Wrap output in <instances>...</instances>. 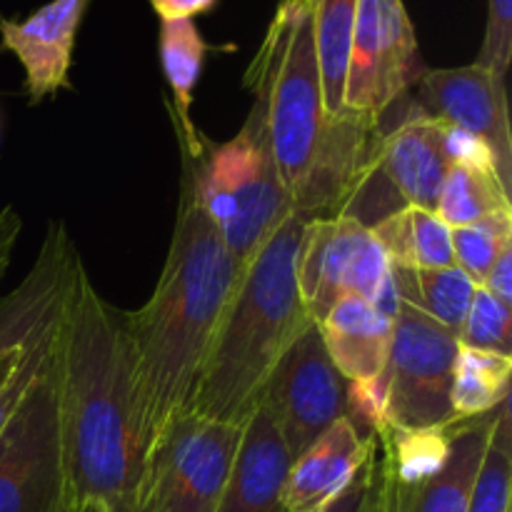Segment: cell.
<instances>
[{
  "mask_svg": "<svg viewBox=\"0 0 512 512\" xmlns=\"http://www.w3.org/2000/svg\"><path fill=\"white\" fill-rule=\"evenodd\" d=\"M238 278V263L200 208L193 180L183 168L175 228L153 295L143 308L123 310L135 410L148 453L188 408Z\"/></svg>",
  "mask_w": 512,
  "mask_h": 512,
  "instance_id": "obj_1",
  "label": "cell"
},
{
  "mask_svg": "<svg viewBox=\"0 0 512 512\" xmlns=\"http://www.w3.org/2000/svg\"><path fill=\"white\" fill-rule=\"evenodd\" d=\"M60 430L75 508L140 512L148 450L135 410L133 363L123 310L80 270L58 350Z\"/></svg>",
  "mask_w": 512,
  "mask_h": 512,
  "instance_id": "obj_2",
  "label": "cell"
},
{
  "mask_svg": "<svg viewBox=\"0 0 512 512\" xmlns=\"http://www.w3.org/2000/svg\"><path fill=\"white\" fill-rule=\"evenodd\" d=\"M243 85L263 103L295 213L308 220L343 213L373 158L380 123L325 113L313 8L278 5Z\"/></svg>",
  "mask_w": 512,
  "mask_h": 512,
  "instance_id": "obj_3",
  "label": "cell"
},
{
  "mask_svg": "<svg viewBox=\"0 0 512 512\" xmlns=\"http://www.w3.org/2000/svg\"><path fill=\"white\" fill-rule=\"evenodd\" d=\"M305 220L290 213L240 273L185 413L243 425L285 350L313 325L295 273Z\"/></svg>",
  "mask_w": 512,
  "mask_h": 512,
  "instance_id": "obj_4",
  "label": "cell"
},
{
  "mask_svg": "<svg viewBox=\"0 0 512 512\" xmlns=\"http://www.w3.org/2000/svg\"><path fill=\"white\" fill-rule=\"evenodd\" d=\"M183 168L200 208L243 273L278 225L295 213L275 163L263 103L253 98L243 128L230 140H205L200 155L183 153Z\"/></svg>",
  "mask_w": 512,
  "mask_h": 512,
  "instance_id": "obj_5",
  "label": "cell"
},
{
  "mask_svg": "<svg viewBox=\"0 0 512 512\" xmlns=\"http://www.w3.org/2000/svg\"><path fill=\"white\" fill-rule=\"evenodd\" d=\"M83 270L63 220H50L25 278L0 298V430L55 363Z\"/></svg>",
  "mask_w": 512,
  "mask_h": 512,
  "instance_id": "obj_6",
  "label": "cell"
},
{
  "mask_svg": "<svg viewBox=\"0 0 512 512\" xmlns=\"http://www.w3.org/2000/svg\"><path fill=\"white\" fill-rule=\"evenodd\" d=\"M495 410L433 430H375L378 512L468 510Z\"/></svg>",
  "mask_w": 512,
  "mask_h": 512,
  "instance_id": "obj_7",
  "label": "cell"
},
{
  "mask_svg": "<svg viewBox=\"0 0 512 512\" xmlns=\"http://www.w3.org/2000/svg\"><path fill=\"white\" fill-rule=\"evenodd\" d=\"M473 150L485 148L443 120L415 110L393 130L380 133L373 158L340 215L373 228L403 208L435 213L450 165Z\"/></svg>",
  "mask_w": 512,
  "mask_h": 512,
  "instance_id": "obj_8",
  "label": "cell"
},
{
  "mask_svg": "<svg viewBox=\"0 0 512 512\" xmlns=\"http://www.w3.org/2000/svg\"><path fill=\"white\" fill-rule=\"evenodd\" d=\"M0 512H75L60 430L58 358L0 430Z\"/></svg>",
  "mask_w": 512,
  "mask_h": 512,
  "instance_id": "obj_9",
  "label": "cell"
},
{
  "mask_svg": "<svg viewBox=\"0 0 512 512\" xmlns=\"http://www.w3.org/2000/svg\"><path fill=\"white\" fill-rule=\"evenodd\" d=\"M458 348V335L398 300L383 375V423L388 428L433 430L460 420L450 400Z\"/></svg>",
  "mask_w": 512,
  "mask_h": 512,
  "instance_id": "obj_10",
  "label": "cell"
},
{
  "mask_svg": "<svg viewBox=\"0 0 512 512\" xmlns=\"http://www.w3.org/2000/svg\"><path fill=\"white\" fill-rule=\"evenodd\" d=\"M243 425L183 413L153 443L140 512H218Z\"/></svg>",
  "mask_w": 512,
  "mask_h": 512,
  "instance_id": "obj_11",
  "label": "cell"
},
{
  "mask_svg": "<svg viewBox=\"0 0 512 512\" xmlns=\"http://www.w3.org/2000/svg\"><path fill=\"white\" fill-rule=\"evenodd\" d=\"M295 273L313 323H320L348 295L383 305L390 313L398 308L383 245L373 230L350 215L305 220Z\"/></svg>",
  "mask_w": 512,
  "mask_h": 512,
  "instance_id": "obj_12",
  "label": "cell"
},
{
  "mask_svg": "<svg viewBox=\"0 0 512 512\" xmlns=\"http://www.w3.org/2000/svg\"><path fill=\"white\" fill-rule=\"evenodd\" d=\"M423 73L418 35L403 0H358L345 70V113L383 123Z\"/></svg>",
  "mask_w": 512,
  "mask_h": 512,
  "instance_id": "obj_13",
  "label": "cell"
},
{
  "mask_svg": "<svg viewBox=\"0 0 512 512\" xmlns=\"http://www.w3.org/2000/svg\"><path fill=\"white\" fill-rule=\"evenodd\" d=\"M278 423L293 460L348 413V383L310 325L270 373L260 403Z\"/></svg>",
  "mask_w": 512,
  "mask_h": 512,
  "instance_id": "obj_14",
  "label": "cell"
},
{
  "mask_svg": "<svg viewBox=\"0 0 512 512\" xmlns=\"http://www.w3.org/2000/svg\"><path fill=\"white\" fill-rule=\"evenodd\" d=\"M415 108L483 145L498 178L512 193L510 110L503 78L475 63L425 68L415 83Z\"/></svg>",
  "mask_w": 512,
  "mask_h": 512,
  "instance_id": "obj_15",
  "label": "cell"
},
{
  "mask_svg": "<svg viewBox=\"0 0 512 512\" xmlns=\"http://www.w3.org/2000/svg\"><path fill=\"white\" fill-rule=\"evenodd\" d=\"M90 0H50L25 20H0V40L25 70L30 103L70 90L75 38Z\"/></svg>",
  "mask_w": 512,
  "mask_h": 512,
  "instance_id": "obj_16",
  "label": "cell"
},
{
  "mask_svg": "<svg viewBox=\"0 0 512 512\" xmlns=\"http://www.w3.org/2000/svg\"><path fill=\"white\" fill-rule=\"evenodd\" d=\"M293 455L273 415L258 405L240 430L218 512H285L283 488Z\"/></svg>",
  "mask_w": 512,
  "mask_h": 512,
  "instance_id": "obj_17",
  "label": "cell"
},
{
  "mask_svg": "<svg viewBox=\"0 0 512 512\" xmlns=\"http://www.w3.org/2000/svg\"><path fill=\"white\" fill-rule=\"evenodd\" d=\"M373 448L348 418H340L290 465L283 488L285 512H323L353 480Z\"/></svg>",
  "mask_w": 512,
  "mask_h": 512,
  "instance_id": "obj_18",
  "label": "cell"
},
{
  "mask_svg": "<svg viewBox=\"0 0 512 512\" xmlns=\"http://www.w3.org/2000/svg\"><path fill=\"white\" fill-rule=\"evenodd\" d=\"M393 315L383 305L348 295L315 323L345 383L383 380L393 340Z\"/></svg>",
  "mask_w": 512,
  "mask_h": 512,
  "instance_id": "obj_19",
  "label": "cell"
},
{
  "mask_svg": "<svg viewBox=\"0 0 512 512\" xmlns=\"http://www.w3.org/2000/svg\"><path fill=\"white\" fill-rule=\"evenodd\" d=\"M160 65L173 90V118L180 150L188 155L203 153V135L193 120V93L210 45L200 35L195 20H165L158 35Z\"/></svg>",
  "mask_w": 512,
  "mask_h": 512,
  "instance_id": "obj_20",
  "label": "cell"
},
{
  "mask_svg": "<svg viewBox=\"0 0 512 512\" xmlns=\"http://www.w3.org/2000/svg\"><path fill=\"white\" fill-rule=\"evenodd\" d=\"M510 190L498 178L485 150L465 153L450 165L440 188L435 215L448 228H465L495 215L512 213Z\"/></svg>",
  "mask_w": 512,
  "mask_h": 512,
  "instance_id": "obj_21",
  "label": "cell"
},
{
  "mask_svg": "<svg viewBox=\"0 0 512 512\" xmlns=\"http://www.w3.org/2000/svg\"><path fill=\"white\" fill-rule=\"evenodd\" d=\"M390 283L400 303L458 335L475 285L460 268H410L390 265Z\"/></svg>",
  "mask_w": 512,
  "mask_h": 512,
  "instance_id": "obj_22",
  "label": "cell"
},
{
  "mask_svg": "<svg viewBox=\"0 0 512 512\" xmlns=\"http://www.w3.org/2000/svg\"><path fill=\"white\" fill-rule=\"evenodd\" d=\"M373 235L383 245L390 265L410 268H453L450 228L423 208H403L373 225Z\"/></svg>",
  "mask_w": 512,
  "mask_h": 512,
  "instance_id": "obj_23",
  "label": "cell"
},
{
  "mask_svg": "<svg viewBox=\"0 0 512 512\" xmlns=\"http://www.w3.org/2000/svg\"><path fill=\"white\" fill-rule=\"evenodd\" d=\"M355 10H358V0H315L313 3L315 50H318L320 80H323L325 113L330 118L345 113L343 90Z\"/></svg>",
  "mask_w": 512,
  "mask_h": 512,
  "instance_id": "obj_24",
  "label": "cell"
},
{
  "mask_svg": "<svg viewBox=\"0 0 512 512\" xmlns=\"http://www.w3.org/2000/svg\"><path fill=\"white\" fill-rule=\"evenodd\" d=\"M510 378L512 355L460 345L450 393L455 418H478L493 413L505 398H510Z\"/></svg>",
  "mask_w": 512,
  "mask_h": 512,
  "instance_id": "obj_25",
  "label": "cell"
},
{
  "mask_svg": "<svg viewBox=\"0 0 512 512\" xmlns=\"http://www.w3.org/2000/svg\"><path fill=\"white\" fill-rule=\"evenodd\" d=\"M512 495V418L510 398L495 410V423L470 490L465 512H510Z\"/></svg>",
  "mask_w": 512,
  "mask_h": 512,
  "instance_id": "obj_26",
  "label": "cell"
},
{
  "mask_svg": "<svg viewBox=\"0 0 512 512\" xmlns=\"http://www.w3.org/2000/svg\"><path fill=\"white\" fill-rule=\"evenodd\" d=\"M455 268L463 270L475 288L485 283L500 255L512 248V213L495 215L465 228H450Z\"/></svg>",
  "mask_w": 512,
  "mask_h": 512,
  "instance_id": "obj_27",
  "label": "cell"
},
{
  "mask_svg": "<svg viewBox=\"0 0 512 512\" xmlns=\"http://www.w3.org/2000/svg\"><path fill=\"white\" fill-rule=\"evenodd\" d=\"M458 343L463 348L490 350V353L512 355V308L500 303L485 288H475L463 325L458 330Z\"/></svg>",
  "mask_w": 512,
  "mask_h": 512,
  "instance_id": "obj_28",
  "label": "cell"
},
{
  "mask_svg": "<svg viewBox=\"0 0 512 512\" xmlns=\"http://www.w3.org/2000/svg\"><path fill=\"white\" fill-rule=\"evenodd\" d=\"M512 60V0H488L485 38L475 65L498 78H508Z\"/></svg>",
  "mask_w": 512,
  "mask_h": 512,
  "instance_id": "obj_29",
  "label": "cell"
},
{
  "mask_svg": "<svg viewBox=\"0 0 512 512\" xmlns=\"http://www.w3.org/2000/svg\"><path fill=\"white\" fill-rule=\"evenodd\" d=\"M323 512H378V458H375V438L368 458L360 465L343 493Z\"/></svg>",
  "mask_w": 512,
  "mask_h": 512,
  "instance_id": "obj_30",
  "label": "cell"
},
{
  "mask_svg": "<svg viewBox=\"0 0 512 512\" xmlns=\"http://www.w3.org/2000/svg\"><path fill=\"white\" fill-rule=\"evenodd\" d=\"M218 5V0H150V8L160 18L165 20H195L198 15L210 13Z\"/></svg>",
  "mask_w": 512,
  "mask_h": 512,
  "instance_id": "obj_31",
  "label": "cell"
},
{
  "mask_svg": "<svg viewBox=\"0 0 512 512\" xmlns=\"http://www.w3.org/2000/svg\"><path fill=\"white\" fill-rule=\"evenodd\" d=\"M20 230H23V220H20L18 210L13 205H5L0 210V283H3L5 273L13 260V250L18 245Z\"/></svg>",
  "mask_w": 512,
  "mask_h": 512,
  "instance_id": "obj_32",
  "label": "cell"
},
{
  "mask_svg": "<svg viewBox=\"0 0 512 512\" xmlns=\"http://www.w3.org/2000/svg\"><path fill=\"white\" fill-rule=\"evenodd\" d=\"M480 288H485L490 295H495L500 303L510 305L512 308V248H508L500 255L498 263L490 268L488 278H485V283L480 285Z\"/></svg>",
  "mask_w": 512,
  "mask_h": 512,
  "instance_id": "obj_33",
  "label": "cell"
},
{
  "mask_svg": "<svg viewBox=\"0 0 512 512\" xmlns=\"http://www.w3.org/2000/svg\"><path fill=\"white\" fill-rule=\"evenodd\" d=\"M315 0H280L278 5H285V8H313Z\"/></svg>",
  "mask_w": 512,
  "mask_h": 512,
  "instance_id": "obj_34",
  "label": "cell"
},
{
  "mask_svg": "<svg viewBox=\"0 0 512 512\" xmlns=\"http://www.w3.org/2000/svg\"><path fill=\"white\" fill-rule=\"evenodd\" d=\"M75 512H105V508L100 503H95V500H88V503L78 505V508H75Z\"/></svg>",
  "mask_w": 512,
  "mask_h": 512,
  "instance_id": "obj_35",
  "label": "cell"
}]
</instances>
